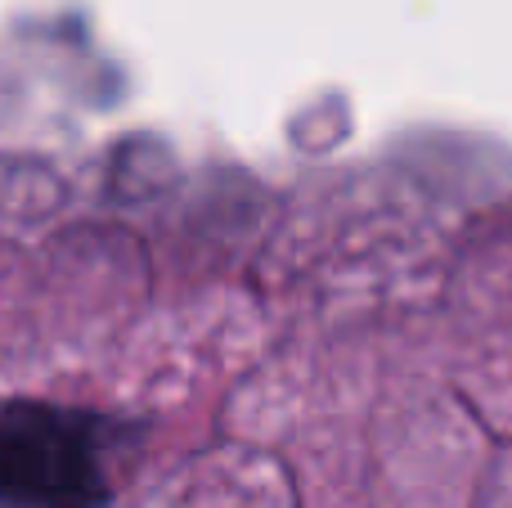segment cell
Segmentation results:
<instances>
[{"mask_svg": "<svg viewBox=\"0 0 512 508\" xmlns=\"http://www.w3.org/2000/svg\"><path fill=\"white\" fill-rule=\"evenodd\" d=\"M104 495L95 423L50 405L0 410V504L99 508Z\"/></svg>", "mask_w": 512, "mask_h": 508, "instance_id": "obj_1", "label": "cell"}]
</instances>
